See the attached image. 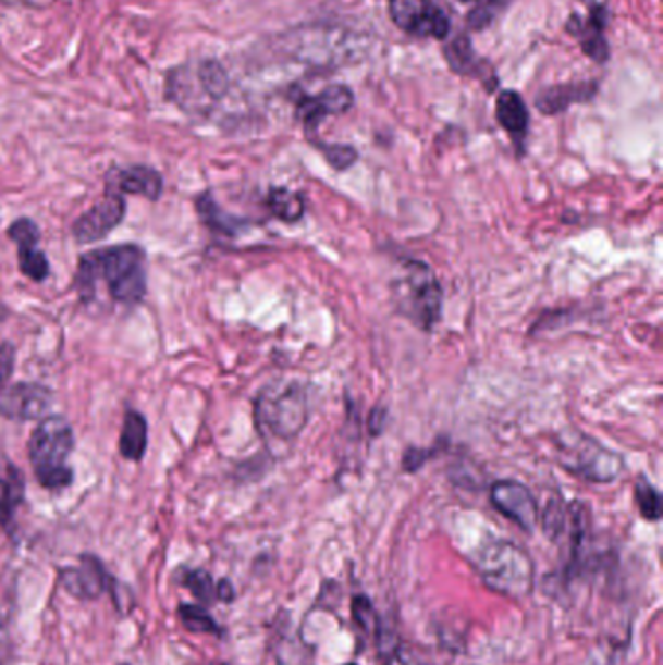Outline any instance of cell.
<instances>
[{
  "mask_svg": "<svg viewBox=\"0 0 663 665\" xmlns=\"http://www.w3.org/2000/svg\"><path fill=\"white\" fill-rule=\"evenodd\" d=\"M108 286L119 304L137 306L146 296L145 251L135 244L100 247L84 254L76 269V288L84 301L96 298L98 284Z\"/></svg>",
  "mask_w": 663,
  "mask_h": 665,
  "instance_id": "cell-1",
  "label": "cell"
},
{
  "mask_svg": "<svg viewBox=\"0 0 663 665\" xmlns=\"http://www.w3.org/2000/svg\"><path fill=\"white\" fill-rule=\"evenodd\" d=\"M391 300L401 318L422 333H432L444 310V291L430 264L420 259H401L391 281Z\"/></svg>",
  "mask_w": 663,
  "mask_h": 665,
  "instance_id": "cell-2",
  "label": "cell"
},
{
  "mask_svg": "<svg viewBox=\"0 0 663 665\" xmlns=\"http://www.w3.org/2000/svg\"><path fill=\"white\" fill-rule=\"evenodd\" d=\"M308 422L306 385L294 380L267 383L255 399V424L265 442L292 444Z\"/></svg>",
  "mask_w": 663,
  "mask_h": 665,
  "instance_id": "cell-3",
  "label": "cell"
},
{
  "mask_svg": "<svg viewBox=\"0 0 663 665\" xmlns=\"http://www.w3.org/2000/svg\"><path fill=\"white\" fill-rule=\"evenodd\" d=\"M74 450L73 427L63 417H47L29 436V464L37 483L47 491H61L73 483L69 457Z\"/></svg>",
  "mask_w": 663,
  "mask_h": 665,
  "instance_id": "cell-4",
  "label": "cell"
},
{
  "mask_svg": "<svg viewBox=\"0 0 663 665\" xmlns=\"http://www.w3.org/2000/svg\"><path fill=\"white\" fill-rule=\"evenodd\" d=\"M475 568L492 592L521 600L533 590V563L524 549L512 541H492L482 547Z\"/></svg>",
  "mask_w": 663,
  "mask_h": 665,
  "instance_id": "cell-5",
  "label": "cell"
},
{
  "mask_svg": "<svg viewBox=\"0 0 663 665\" xmlns=\"http://www.w3.org/2000/svg\"><path fill=\"white\" fill-rule=\"evenodd\" d=\"M556 459L568 473L593 484L613 483L625 471V457L574 429L556 436Z\"/></svg>",
  "mask_w": 663,
  "mask_h": 665,
  "instance_id": "cell-6",
  "label": "cell"
},
{
  "mask_svg": "<svg viewBox=\"0 0 663 665\" xmlns=\"http://www.w3.org/2000/svg\"><path fill=\"white\" fill-rule=\"evenodd\" d=\"M164 96L189 118H207L214 108V101L210 100L209 91L200 81L197 63L172 66L165 73Z\"/></svg>",
  "mask_w": 663,
  "mask_h": 665,
  "instance_id": "cell-7",
  "label": "cell"
},
{
  "mask_svg": "<svg viewBox=\"0 0 663 665\" xmlns=\"http://www.w3.org/2000/svg\"><path fill=\"white\" fill-rule=\"evenodd\" d=\"M390 16L409 36L445 39L450 34V19L430 0H390Z\"/></svg>",
  "mask_w": 663,
  "mask_h": 665,
  "instance_id": "cell-8",
  "label": "cell"
},
{
  "mask_svg": "<svg viewBox=\"0 0 663 665\" xmlns=\"http://www.w3.org/2000/svg\"><path fill=\"white\" fill-rule=\"evenodd\" d=\"M491 504L504 518L514 521L524 531H533L539 526V504L526 484L502 479L492 483Z\"/></svg>",
  "mask_w": 663,
  "mask_h": 665,
  "instance_id": "cell-9",
  "label": "cell"
},
{
  "mask_svg": "<svg viewBox=\"0 0 663 665\" xmlns=\"http://www.w3.org/2000/svg\"><path fill=\"white\" fill-rule=\"evenodd\" d=\"M59 582L63 583L64 592L71 593L76 600L94 602L110 592L113 578L108 575L98 556L83 555L81 565L59 570Z\"/></svg>",
  "mask_w": 663,
  "mask_h": 665,
  "instance_id": "cell-10",
  "label": "cell"
},
{
  "mask_svg": "<svg viewBox=\"0 0 663 665\" xmlns=\"http://www.w3.org/2000/svg\"><path fill=\"white\" fill-rule=\"evenodd\" d=\"M125 210L127 207L123 195L106 192L100 202H96L88 212H84L83 217L74 222L73 236L81 244L103 239L111 230L118 229L121 220L125 219Z\"/></svg>",
  "mask_w": 663,
  "mask_h": 665,
  "instance_id": "cell-11",
  "label": "cell"
},
{
  "mask_svg": "<svg viewBox=\"0 0 663 665\" xmlns=\"http://www.w3.org/2000/svg\"><path fill=\"white\" fill-rule=\"evenodd\" d=\"M353 103H355L353 90L343 84H335V86H328L326 90L319 91L318 96L302 98L296 108V118L300 119L304 131L308 133L309 137H314L323 119L346 113L353 108Z\"/></svg>",
  "mask_w": 663,
  "mask_h": 665,
  "instance_id": "cell-12",
  "label": "cell"
},
{
  "mask_svg": "<svg viewBox=\"0 0 663 665\" xmlns=\"http://www.w3.org/2000/svg\"><path fill=\"white\" fill-rule=\"evenodd\" d=\"M51 392L39 383L22 382L12 385L0 397V415L10 420L44 419L51 407Z\"/></svg>",
  "mask_w": 663,
  "mask_h": 665,
  "instance_id": "cell-13",
  "label": "cell"
},
{
  "mask_svg": "<svg viewBox=\"0 0 663 665\" xmlns=\"http://www.w3.org/2000/svg\"><path fill=\"white\" fill-rule=\"evenodd\" d=\"M9 237L19 246L20 271L28 276L29 281L44 283L49 276V261L46 254L39 249L41 232L36 222L29 219L14 220L10 224Z\"/></svg>",
  "mask_w": 663,
  "mask_h": 665,
  "instance_id": "cell-14",
  "label": "cell"
},
{
  "mask_svg": "<svg viewBox=\"0 0 663 665\" xmlns=\"http://www.w3.org/2000/svg\"><path fill=\"white\" fill-rule=\"evenodd\" d=\"M164 189L162 174L150 165H128L113 168L106 177V192L118 195H138L148 201H158Z\"/></svg>",
  "mask_w": 663,
  "mask_h": 665,
  "instance_id": "cell-15",
  "label": "cell"
},
{
  "mask_svg": "<svg viewBox=\"0 0 663 665\" xmlns=\"http://www.w3.org/2000/svg\"><path fill=\"white\" fill-rule=\"evenodd\" d=\"M607 24V9L603 4H591L590 16L584 20L573 14L566 29L568 34L580 39L581 51L591 57L596 63H605L609 59L607 39L603 36Z\"/></svg>",
  "mask_w": 663,
  "mask_h": 665,
  "instance_id": "cell-16",
  "label": "cell"
},
{
  "mask_svg": "<svg viewBox=\"0 0 663 665\" xmlns=\"http://www.w3.org/2000/svg\"><path fill=\"white\" fill-rule=\"evenodd\" d=\"M598 94V83L581 81V83L556 84L539 91L536 96L537 110L545 115H558L574 103H586Z\"/></svg>",
  "mask_w": 663,
  "mask_h": 665,
  "instance_id": "cell-17",
  "label": "cell"
},
{
  "mask_svg": "<svg viewBox=\"0 0 663 665\" xmlns=\"http://www.w3.org/2000/svg\"><path fill=\"white\" fill-rule=\"evenodd\" d=\"M496 121L500 127L508 133L519 152L526 148L527 128H529V111L526 101L521 100L516 90L500 91L496 100Z\"/></svg>",
  "mask_w": 663,
  "mask_h": 665,
  "instance_id": "cell-18",
  "label": "cell"
},
{
  "mask_svg": "<svg viewBox=\"0 0 663 665\" xmlns=\"http://www.w3.org/2000/svg\"><path fill=\"white\" fill-rule=\"evenodd\" d=\"M24 492L26 481L19 467L12 464H4V469L0 467V528L9 529L14 524Z\"/></svg>",
  "mask_w": 663,
  "mask_h": 665,
  "instance_id": "cell-19",
  "label": "cell"
},
{
  "mask_svg": "<svg viewBox=\"0 0 663 665\" xmlns=\"http://www.w3.org/2000/svg\"><path fill=\"white\" fill-rule=\"evenodd\" d=\"M148 444L146 419L137 410H127L123 417V429L119 438V452L128 461H140Z\"/></svg>",
  "mask_w": 663,
  "mask_h": 665,
  "instance_id": "cell-20",
  "label": "cell"
},
{
  "mask_svg": "<svg viewBox=\"0 0 663 665\" xmlns=\"http://www.w3.org/2000/svg\"><path fill=\"white\" fill-rule=\"evenodd\" d=\"M197 212L210 230H214L217 234H224V236H236L246 224V220L236 219L220 209L210 193H202L197 199Z\"/></svg>",
  "mask_w": 663,
  "mask_h": 665,
  "instance_id": "cell-21",
  "label": "cell"
},
{
  "mask_svg": "<svg viewBox=\"0 0 663 665\" xmlns=\"http://www.w3.org/2000/svg\"><path fill=\"white\" fill-rule=\"evenodd\" d=\"M267 207L271 209L277 219L292 224L304 219L306 214V202L300 193L292 192L286 187H273L267 195Z\"/></svg>",
  "mask_w": 663,
  "mask_h": 665,
  "instance_id": "cell-22",
  "label": "cell"
},
{
  "mask_svg": "<svg viewBox=\"0 0 663 665\" xmlns=\"http://www.w3.org/2000/svg\"><path fill=\"white\" fill-rule=\"evenodd\" d=\"M445 61L457 74H481V61L472 51L471 39L459 34L444 47Z\"/></svg>",
  "mask_w": 663,
  "mask_h": 665,
  "instance_id": "cell-23",
  "label": "cell"
},
{
  "mask_svg": "<svg viewBox=\"0 0 663 665\" xmlns=\"http://www.w3.org/2000/svg\"><path fill=\"white\" fill-rule=\"evenodd\" d=\"M177 615L182 619L183 627L195 632V635H214L222 637L224 630L220 627L214 617L210 615L209 609L205 605H195V603H182L177 607Z\"/></svg>",
  "mask_w": 663,
  "mask_h": 665,
  "instance_id": "cell-24",
  "label": "cell"
},
{
  "mask_svg": "<svg viewBox=\"0 0 663 665\" xmlns=\"http://www.w3.org/2000/svg\"><path fill=\"white\" fill-rule=\"evenodd\" d=\"M539 524L547 539L556 541L568 528V504L561 498H551L545 510L539 512Z\"/></svg>",
  "mask_w": 663,
  "mask_h": 665,
  "instance_id": "cell-25",
  "label": "cell"
},
{
  "mask_svg": "<svg viewBox=\"0 0 663 665\" xmlns=\"http://www.w3.org/2000/svg\"><path fill=\"white\" fill-rule=\"evenodd\" d=\"M635 498L642 518L648 521H658L662 518V496L646 477H638L635 487Z\"/></svg>",
  "mask_w": 663,
  "mask_h": 665,
  "instance_id": "cell-26",
  "label": "cell"
},
{
  "mask_svg": "<svg viewBox=\"0 0 663 665\" xmlns=\"http://www.w3.org/2000/svg\"><path fill=\"white\" fill-rule=\"evenodd\" d=\"M182 583L199 600L200 605H210L217 600V583L207 570H187Z\"/></svg>",
  "mask_w": 663,
  "mask_h": 665,
  "instance_id": "cell-27",
  "label": "cell"
},
{
  "mask_svg": "<svg viewBox=\"0 0 663 665\" xmlns=\"http://www.w3.org/2000/svg\"><path fill=\"white\" fill-rule=\"evenodd\" d=\"M316 148L328 160V164L336 170V172H345L348 168L355 165L358 160V152L355 146L351 145H326V143H316Z\"/></svg>",
  "mask_w": 663,
  "mask_h": 665,
  "instance_id": "cell-28",
  "label": "cell"
},
{
  "mask_svg": "<svg viewBox=\"0 0 663 665\" xmlns=\"http://www.w3.org/2000/svg\"><path fill=\"white\" fill-rule=\"evenodd\" d=\"M351 613L356 625L366 632V635H376L382 629V623L378 619V613L373 609L372 602L366 595H356L351 605Z\"/></svg>",
  "mask_w": 663,
  "mask_h": 665,
  "instance_id": "cell-29",
  "label": "cell"
},
{
  "mask_svg": "<svg viewBox=\"0 0 663 665\" xmlns=\"http://www.w3.org/2000/svg\"><path fill=\"white\" fill-rule=\"evenodd\" d=\"M508 4V0H482L467 16V26L475 32H482L489 28L492 20L499 16L500 10Z\"/></svg>",
  "mask_w": 663,
  "mask_h": 665,
  "instance_id": "cell-30",
  "label": "cell"
},
{
  "mask_svg": "<svg viewBox=\"0 0 663 665\" xmlns=\"http://www.w3.org/2000/svg\"><path fill=\"white\" fill-rule=\"evenodd\" d=\"M14 362H16V348L12 343H2L0 345V392L4 390V385L12 378Z\"/></svg>",
  "mask_w": 663,
  "mask_h": 665,
  "instance_id": "cell-31",
  "label": "cell"
},
{
  "mask_svg": "<svg viewBox=\"0 0 663 665\" xmlns=\"http://www.w3.org/2000/svg\"><path fill=\"white\" fill-rule=\"evenodd\" d=\"M432 456H434V450H430V447H409L403 454V469L407 473H415L422 465L427 464L428 459H432Z\"/></svg>",
  "mask_w": 663,
  "mask_h": 665,
  "instance_id": "cell-32",
  "label": "cell"
},
{
  "mask_svg": "<svg viewBox=\"0 0 663 665\" xmlns=\"http://www.w3.org/2000/svg\"><path fill=\"white\" fill-rule=\"evenodd\" d=\"M385 424H388V410L382 409V407H373L370 410V415H368V432H370V436H382Z\"/></svg>",
  "mask_w": 663,
  "mask_h": 665,
  "instance_id": "cell-33",
  "label": "cell"
},
{
  "mask_svg": "<svg viewBox=\"0 0 663 665\" xmlns=\"http://www.w3.org/2000/svg\"><path fill=\"white\" fill-rule=\"evenodd\" d=\"M12 660V638L4 625H0V665H9Z\"/></svg>",
  "mask_w": 663,
  "mask_h": 665,
  "instance_id": "cell-34",
  "label": "cell"
},
{
  "mask_svg": "<svg viewBox=\"0 0 663 665\" xmlns=\"http://www.w3.org/2000/svg\"><path fill=\"white\" fill-rule=\"evenodd\" d=\"M234 598H236V592H234L232 582L226 580V578L220 580V582L217 583V600L224 603H232L234 602Z\"/></svg>",
  "mask_w": 663,
  "mask_h": 665,
  "instance_id": "cell-35",
  "label": "cell"
},
{
  "mask_svg": "<svg viewBox=\"0 0 663 665\" xmlns=\"http://www.w3.org/2000/svg\"><path fill=\"white\" fill-rule=\"evenodd\" d=\"M459 2H479V0H459Z\"/></svg>",
  "mask_w": 663,
  "mask_h": 665,
  "instance_id": "cell-36",
  "label": "cell"
},
{
  "mask_svg": "<svg viewBox=\"0 0 663 665\" xmlns=\"http://www.w3.org/2000/svg\"><path fill=\"white\" fill-rule=\"evenodd\" d=\"M343 665H356V664H343Z\"/></svg>",
  "mask_w": 663,
  "mask_h": 665,
  "instance_id": "cell-37",
  "label": "cell"
},
{
  "mask_svg": "<svg viewBox=\"0 0 663 665\" xmlns=\"http://www.w3.org/2000/svg\"><path fill=\"white\" fill-rule=\"evenodd\" d=\"M121 665H128V664H121Z\"/></svg>",
  "mask_w": 663,
  "mask_h": 665,
  "instance_id": "cell-38",
  "label": "cell"
}]
</instances>
